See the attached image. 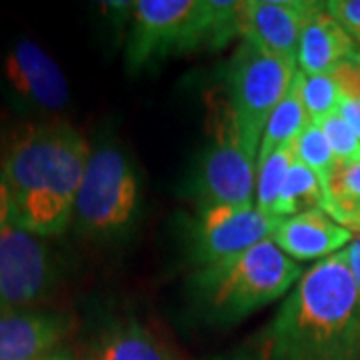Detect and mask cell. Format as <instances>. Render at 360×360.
Segmentation results:
<instances>
[{"label": "cell", "mask_w": 360, "mask_h": 360, "mask_svg": "<svg viewBox=\"0 0 360 360\" xmlns=\"http://www.w3.org/2000/svg\"><path fill=\"white\" fill-rule=\"evenodd\" d=\"M296 72V63L243 40L229 68V103L224 115L236 134L250 146L260 148L270 115L288 92Z\"/></svg>", "instance_id": "6"}, {"label": "cell", "mask_w": 360, "mask_h": 360, "mask_svg": "<svg viewBox=\"0 0 360 360\" xmlns=\"http://www.w3.org/2000/svg\"><path fill=\"white\" fill-rule=\"evenodd\" d=\"M326 136V141L333 148L338 167H347L360 162V141L354 130L348 127V122L340 115L330 116L319 124Z\"/></svg>", "instance_id": "22"}, {"label": "cell", "mask_w": 360, "mask_h": 360, "mask_svg": "<svg viewBox=\"0 0 360 360\" xmlns=\"http://www.w3.org/2000/svg\"><path fill=\"white\" fill-rule=\"evenodd\" d=\"M281 219L266 217L250 205H214L200 208L193 229V257L198 269L243 255L269 240Z\"/></svg>", "instance_id": "10"}, {"label": "cell", "mask_w": 360, "mask_h": 360, "mask_svg": "<svg viewBox=\"0 0 360 360\" xmlns=\"http://www.w3.org/2000/svg\"><path fill=\"white\" fill-rule=\"evenodd\" d=\"M295 162V144H288V146L278 148L274 155H270L266 158V162L258 168L255 206L262 214L276 219L274 217V208H276V202L281 198L286 176H288V172H290V168H292Z\"/></svg>", "instance_id": "19"}, {"label": "cell", "mask_w": 360, "mask_h": 360, "mask_svg": "<svg viewBox=\"0 0 360 360\" xmlns=\"http://www.w3.org/2000/svg\"><path fill=\"white\" fill-rule=\"evenodd\" d=\"M0 92L25 116L58 115L70 104V89L63 68L30 39H18L0 58Z\"/></svg>", "instance_id": "7"}, {"label": "cell", "mask_w": 360, "mask_h": 360, "mask_svg": "<svg viewBox=\"0 0 360 360\" xmlns=\"http://www.w3.org/2000/svg\"><path fill=\"white\" fill-rule=\"evenodd\" d=\"M232 360H360V295L345 250L304 270L274 319Z\"/></svg>", "instance_id": "2"}, {"label": "cell", "mask_w": 360, "mask_h": 360, "mask_svg": "<svg viewBox=\"0 0 360 360\" xmlns=\"http://www.w3.org/2000/svg\"><path fill=\"white\" fill-rule=\"evenodd\" d=\"M321 4L310 0H248L240 16V37L296 63L300 32Z\"/></svg>", "instance_id": "11"}, {"label": "cell", "mask_w": 360, "mask_h": 360, "mask_svg": "<svg viewBox=\"0 0 360 360\" xmlns=\"http://www.w3.org/2000/svg\"><path fill=\"white\" fill-rule=\"evenodd\" d=\"M342 65H352V42L322 2L300 32L296 66L307 77H319L333 75Z\"/></svg>", "instance_id": "14"}, {"label": "cell", "mask_w": 360, "mask_h": 360, "mask_svg": "<svg viewBox=\"0 0 360 360\" xmlns=\"http://www.w3.org/2000/svg\"><path fill=\"white\" fill-rule=\"evenodd\" d=\"M42 360H70V359L65 356V354H49V356H44Z\"/></svg>", "instance_id": "28"}, {"label": "cell", "mask_w": 360, "mask_h": 360, "mask_svg": "<svg viewBox=\"0 0 360 360\" xmlns=\"http://www.w3.org/2000/svg\"><path fill=\"white\" fill-rule=\"evenodd\" d=\"M70 330L72 319L58 310L0 312V360H42Z\"/></svg>", "instance_id": "12"}, {"label": "cell", "mask_w": 360, "mask_h": 360, "mask_svg": "<svg viewBox=\"0 0 360 360\" xmlns=\"http://www.w3.org/2000/svg\"><path fill=\"white\" fill-rule=\"evenodd\" d=\"M298 86L300 96L307 106V112L310 116L312 124H321L326 118L338 115L340 110V98H342V84L333 75H319V77H307L298 70Z\"/></svg>", "instance_id": "20"}, {"label": "cell", "mask_w": 360, "mask_h": 360, "mask_svg": "<svg viewBox=\"0 0 360 360\" xmlns=\"http://www.w3.org/2000/svg\"><path fill=\"white\" fill-rule=\"evenodd\" d=\"M13 224V202H11V193L8 184L4 179V172L0 167V234Z\"/></svg>", "instance_id": "25"}, {"label": "cell", "mask_w": 360, "mask_h": 360, "mask_svg": "<svg viewBox=\"0 0 360 360\" xmlns=\"http://www.w3.org/2000/svg\"><path fill=\"white\" fill-rule=\"evenodd\" d=\"M326 8L352 42V65L360 66V0H330Z\"/></svg>", "instance_id": "23"}, {"label": "cell", "mask_w": 360, "mask_h": 360, "mask_svg": "<svg viewBox=\"0 0 360 360\" xmlns=\"http://www.w3.org/2000/svg\"><path fill=\"white\" fill-rule=\"evenodd\" d=\"M98 360H170L136 321L115 324L101 340Z\"/></svg>", "instance_id": "16"}, {"label": "cell", "mask_w": 360, "mask_h": 360, "mask_svg": "<svg viewBox=\"0 0 360 360\" xmlns=\"http://www.w3.org/2000/svg\"><path fill=\"white\" fill-rule=\"evenodd\" d=\"M56 283V264L44 240L11 224L0 234V312L32 309Z\"/></svg>", "instance_id": "9"}, {"label": "cell", "mask_w": 360, "mask_h": 360, "mask_svg": "<svg viewBox=\"0 0 360 360\" xmlns=\"http://www.w3.org/2000/svg\"><path fill=\"white\" fill-rule=\"evenodd\" d=\"M338 115L347 120L348 127L354 130V134L359 136V141H360V94L342 92Z\"/></svg>", "instance_id": "24"}, {"label": "cell", "mask_w": 360, "mask_h": 360, "mask_svg": "<svg viewBox=\"0 0 360 360\" xmlns=\"http://www.w3.org/2000/svg\"><path fill=\"white\" fill-rule=\"evenodd\" d=\"M302 274V266L269 238L243 255L196 270L194 296L210 321L234 322L278 300Z\"/></svg>", "instance_id": "4"}, {"label": "cell", "mask_w": 360, "mask_h": 360, "mask_svg": "<svg viewBox=\"0 0 360 360\" xmlns=\"http://www.w3.org/2000/svg\"><path fill=\"white\" fill-rule=\"evenodd\" d=\"M324 210L350 232H360V162L336 168L326 184Z\"/></svg>", "instance_id": "18"}, {"label": "cell", "mask_w": 360, "mask_h": 360, "mask_svg": "<svg viewBox=\"0 0 360 360\" xmlns=\"http://www.w3.org/2000/svg\"><path fill=\"white\" fill-rule=\"evenodd\" d=\"M92 146L65 120H20L0 134V167L13 224L40 238L60 236L75 220Z\"/></svg>", "instance_id": "1"}, {"label": "cell", "mask_w": 360, "mask_h": 360, "mask_svg": "<svg viewBox=\"0 0 360 360\" xmlns=\"http://www.w3.org/2000/svg\"><path fill=\"white\" fill-rule=\"evenodd\" d=\"M345 255H347L348 269L352 272V278H354V283H356V288H359L360 295V236H356V238L345 248Z\"/></svg>", "instance_id": "27"}, {"label": "cell", "mask_w": 360, "mask_h": 360, "mask_svg": "<svg viewBox=\"0 0 360 360\" xmlns=\"http://www.w3.org/2000/svg\"><path fill=\"white\" fill-rule=\"evenodd\" d=\"M139 176L115 144L92 148L75 206L78 234L103 240L127 232L139 214Z\"/></svg>", "instance_id": "5"}, {"label": "cell", "mask_w": 360, "mask_h": 360, "mask_svg": "<svg viewBox=\"0 0 360 360\" xmlns=\"http://www.w3.org/2000/svg\"><path fill=\"white\" fill-rule=\"evenodd\" d=\"M324 206H326V191L322 180L309 167L296 160L286 176L281 198L274 208V217L290 219L309 210H324Z\"/></svg>", "instance_id": "17"}, {"label": "cell", "mask_w": 360, "mask_h": 360, "mask_svg": "<svg viewBox=\"0 0 360 360\" xmlns=\"http://www.w3.org/2000/svg\"><path fill=\"white\" fill-rule=\"evenodd\" d=\"M336 77L342 84L345 92L360 94V66L356 65H342L336 70Z\"/></svg>", "instance_id": "26"}, {"label": "cell", "mask_w": 360, "mask_h": 360, "mask_svg": "<svg viewBox=\"0 0 360 360\" xmlns=\"http://www.w3.org/2000/svg\"><path fill=\"white\" fill-rule=\"evenodd\" d=\"M258 148L245 142L224 115L214 142L200 158L196 191L200 208L214 205H250L257 186Z\"/></svg>", "instance_id": "8"}, {"label": "cell", "mask_w": 360, "mask_h": 360, "mask_svg": "<svg viewBox=\"0 0 360 360\" xmlns=\"http://www.w3.org/2000/svg\"><path fill=\"white\" fill-rule=\"evenodd\" d=\"M270 240L296 262H319L345 250L354 240V232L338 224L326 210H309L278 220Z\"/></svg>", "instance_id": "13"}, {"label": "cell", "mask_w": 360, "mask_h": 360, "mask_svg": "<svg viewBox=\"0 0 360 360\" xmlns=\"http://www.w3.org/2000/svg\"><path fill=\"white\" fill-rule=\"evenodd\" d=\"M245 2L226 0H139L132 2L127 68L139 72L172 54L220 49L240 37Z\"/></svg>", "instance_id": "3"}, {"label": "cell", "mask_w": 360, "mask_h": 360, "mask_svg": "<svg viewBox=\"0 0 360 360\" xmlns=\"http://www.w3.org/2000/svg\"><path fill=\"white\" fill-rule=\"evenodd\" d=\"M310 124L312 122H310V116L307 112V106L302 103V96H300L298 78L295 77L288 92L284 94L283 101L274 108V112L270 115L269 122L264 127L262 139H260V148H258L257 172L258 168L266 162V158L274 155L278 148L295 144L296 139L304 132V129H309Z\"/></svg>", "instance_id": "15"}, {"label": "cell", "mask_w": 360, "mask_h": 360, "mask_svg": "<svg viewBox=\"0 0 360 360\" xmlns=\"http://www.w3.org/2000/svg\"><path fill=\"white\" fill-rule=\"evenodd\" d=\"M295 155L296 160H300L304 167H309L322 180L324 191H326V184L336 172L338 162H336L333 148L319 124H310L309 129H304V132L296 139Z\"/></svg>", "instance_id": "21"}]
</instances>
